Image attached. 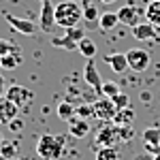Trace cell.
Listing matches in <instances>:
<instances>
[{
	"label": "cell",
	"mask_w": 160,
	"mask_h": 160,
	"mask_svg": "<svg viewBox=\"0 0 160 160\" xmlns=\"http://www.w3.org/2000/svg\"><path fill=\"white\" fill-rule=\"evenodd\" d=\"M15 160H26V158H15Z\"/></svg>",
	"instance_id": "38"
},
{
	"label": "cell",
	"mask_w": 160,
	"mask_h": 160,
	"mask_svg": "<svg viewBox=\"0 0 160 160\" xmlns=\"http://www.w3.org/2000/svg\"><path fill=\"white\" fill-rule=\"evenodd\" d=\"M118 115V107L113 105V100L102 96L94 102V118H98L102 122H113V118Z\"/></svg>",
	"instance_id": "5"
},
{
	"label": "cell",
	"mask_w": 160,
	"mask_h": 160,
	"mask_svg": "<svg viewBox=\"0 0 160 160\" xmlns=\"http://www.w3.org/2000/svg\"><path fill=\"white\" fill-rule=\"evenodd\" d=\"M56 113H58V118H60V120L71 122L75 115H77V107H75L71 100H62L60 105H58V109H56Z\"/></svg>",
	"instance_id": "16"
},
{
	"label": "cell",
	"mask_w": 160,
	"mask_h": 160,
	"mask_svg": "<svg viewBox=\"0 0 160 160\" xmlns=\"http://www.w3.org/2000/svg\"><path fill=\"white\" fill-rule=\"evenodd\" d=\"M79 53L83 56V58H88V60H92L94 56H96V51H98V47H96V43L92 41L90 37H86V38H81L79 41Z\"/></svg>",
	"instance_id": "17"
},
{
	"label": "cell",
	"mask_w": 160,
	"mask_h": 160,
	"mask_svg": "<svg viewBox=\"0 0 160 160\" xmlns=\"http://www.w3.org/2000/svg\"><path fill=\"white\" fill-rule=\"evenodd\" d=\"M98 17H100V13L94 4L83 7V19H86V22H98Z\"/></svg>",
	"instance_id": "25"
},
{
	"label": "cell",
	"mask_w": 160,
	"mask_h": 160,
	"mask_svg": "<svg viewBox=\"0 0 160 160\" xmlns=\"http://www.w3.org/2000/svg\"><path fill=\"white\" fill-rule=\"evenodd\" d=\"M77 115L83 118V120L94 118V105H79V107H77Z\"/></svg>",
	"instance_id": "28"
},
{
	"label": "cell",
	"mask_w": 160,
	"mask_h": 160,
	"mask_svg": "<svg viewBox=\"0 0 160 160\" xmlns=\"http://www.w3.org/2000/svg\"><path fill=\"white\" fill-rule=\"evenodd\" d=\"M141 15H145V9L135 7V4H126V7H122V9L118 11L120 24L130 26V28H135L137 24H141V22H139V19H141Z\"/></svg>",
	"instance_id": "6"
},
{
	"label": "cell",
	"mask_w": 160,
	"mask_h": 160,
	"mask_svg": "<svg viewBox=\"0 0 160 160\" xmlns=\"http://www.w3.org/2000/svg\"><path fill=\"white\" fill-rule=\"evenodd\" d=\"M143 143L149 145V148H156L160 143V128H156V126L145 128V130H143Z\"/></svg>",
	"instance_id": "22"
},
{
	"label": "cell",
	"mask_w": 160,
	"mask_h": 160,
	"mask_svg": "<svg viewBox=\"0 0 160 160\" xmlns=\"http://www.w3.org/2000/svg\"><path fill=\"white\" fill-rule=\"evenodd\" d=\"M120 24V17H118V11H107V13H100L98 17V26L102 32H109L113 30L115 26Z\"/></svg>",
	"instance_id": "15"
},
{
	"label": "cell",
	"mask_w": 160,
	"mask_h": 160,
	"mask_svg": "<svg viewBox=\"0 0 160 160\" xmlns=\"http://www.w3.org/2000/svg\"><path fill=\"white\" fill-rule=\"evenodd\" d=\"M102 4H113V2H118V0H100Z\"/></svg>",
	"instance_id": "32"
},
{
	"label": "cell",
	"mask_w": 160,
	"mask_h": 160,
	"mask_svg": "<svg viewBox=\"0 0 160 160\" xmlns=\"http://www.w3.org/2000/svg\"><path fill=\"white\" fill-rule=\"evenodd\" d=\"M56 4H51V0L43 2V9H41V30L43 32H51L56 28Z\"/></svg>",
	"instance_id": "8"
},
{
	"label": "cell",
	"mask_w": 160,
	"mask_h": 160,
	"mask_svg": "<svg viewBox=\"0 0 160 160\" xmlns=\"http://www.w3.org/2000/svg\"><path fill=\"white\" fill-rule=\"evenodd\" d=\"M7 94V86H4V75H0V96Z\"/></svg>",
	"instance_id": "31"
},
{
	"label": "cell",
	"mask_w": 160,
	"mask_h": 160,
	"mask_svg": "<svg viewBox=\"0 0 160 160\" xmlns=\"http://www.w3.org/2000/svg\"><path fill=\"white\" fill-rule=\"evenodd\" d=\"M41 2H47V0H41Z\"/></svg>",
	"instance_id": "39"
},
{
	"label": "cell",
	"mask_w": 160,
	"mask_h": 160,
	"mask_svg": "<svg viewBox=\"0 0 160 160\" xmlns=\"http://www.w3.org/2000/svg\"><path fill=\"white\" fill-rule=\"evenodd\" d=\"M132 120H135V111L130 109V107H126V109L118 111V115L113 118V124H115V126H130Z\"/></svg>",
	"instance_id": "21"
},
{
	"label": "cell",
	"mask_w": 160,
	"mask_h": 160,
	"mask_svg": "<svg viewBox=\"0 0 160 160\" xmlns=\"http://www.w3.org/2000/svg\"><path fill=\"white\" fill-rule=\"evenodd\" d=\"M0 68H2V56H0Z\"/></svg>",
	"instance_id": "37"
},
{
	"label": "cell",
	"mask_w": 160,
	"mask_h": 160,
	"mask_svg": "<svg viewBox=\"0 0 160 160\" xmlns=\"http://www.w3.org/2000/svg\"><path fill=\"white\" fill-rule=\"evenodd\" d=\"M158 154H160V143L156 145V156H158Z\"/></svg>",
	"instance_id": "34"
},
{
	"label": "cell",
	"mask_w": 160,
	"mask_h": 160,
	"mask_svg": "<svg viewBox=\"0 0 160 160\" xmlns=\"http://www.w3.org/2000/svg\"><path fill=\"white\" fill-rule=\"evenodd\" d=\"M154 160H160V154H158V156H154Z\"/></svg>",
	"instance_id": "36"
},
{
	"label": "cell",
	"mask_w": 160,
	"mask_h": 160,
	"mask_svg": "<svg viewBox=\"0 0 160 160\" xmlns=\"http://www.w3.org/2000/svg\"><path fill=\"white\" fill-rule=\"evenodd\" d=\"M105 62L111 66L113 73H124V71L128 68V58H126V53H109V56H105Z\"/></svg>",
	"instance_id": "14"
},
{
	"label": "cell",
	"mask_w": 160,
	"mask_h": 160,
	"mask_svg": "<svg viewBox=\"0 0 160 160\" xmlns=\"http://www.w3.org/2000/svg\"><path fill=\"white\" fill-rule=\"evenodd\" d=\"M15 47H17V45H15V43H11L9 38H0V56H7V53H11Z\"/></svg>",
	"instance_id": "29"
},
{
	"label": "cell",
	"mask_w": 160,
	"mask_h": 160,
	"mask_svg": "<svg viewBox=\"0 0 160 160\" xmlns=\"http://www.w3.org/2000/svg\"><path fill=\"white\" fill-rule=\"evenodd\" d=\"M17 115H19V107L15 102H11L7 96H0V122L11 124Z\"/></svg>",
	"instance_id": "10"
},
{
	"label": "cell",
	"mask_w": 160,
	"mask_h": 160,
	"mask_svg": "<svg viewBox=\"0 0 160 160\" xmlns=\"http://www.w3.org/2000/svg\"><path fill=\"white\" fill-rule=\"evenodd\" d=\"M145 17H148L149 24L160 28V0H152L148 7H145Z\"/></svg>",
	"instance_id": "18"
},
{
	"label": "cell",
	"mask_w": 160,
	"mask_h": 160,
	"mask_svg": "<svg viewBox=\"0 0 160 160\" xmlns=\"http://www.w3.org/2000/svg\"><path fill=\"white\" fill-rule=\"evenodd\" d=\"M132 37L137 41H154V38L160 37V28H156L154 24H137L132 28Z\"/></svg>",
	"instance_id": "9"
},
{
	"label": "cell",
	"mask_w": 160,
	"mask_h": 160,
	"mask_svg": "<svg viewBox=\"0 0 160 160\" xmlns=\"http://www.w3.org/2000/svg\"><path fill=\"white\" fill-rule=\"evenodd\" d=\"M4 145V139H2V132H0V148Z\"/></svg>",
	"instance_id": "33"
},
{
	"label": "cell",
	"mask_w": 160,
	"mask_h": 160,
	"mask_svg": "<svg viewBox=\"0 0 160 160\" xmlns=\"http://www.w3.org/2000/svg\"><path fill=\"white\" fill-rule=\"evenodd\" d=\"M0 160H9V158H4V156H2V154H0Z\"/></svg>",
	"instance_id": "35"
},
{
	"label": "cell",
	"mask_w": 160,
	"mask_h": 160,
	"mask_svg": "<svg viewBox=\"0 0 160 160\" xmlns=\"http://www.w3.org/2000/svg\"><path fill=\"white\" fill-rule=\"evenodd\" d=\"M64 149V137L56 135H43L37 141V154L43 160H58Z\"/></svg>",
	"instance_id": "2"
},
{
	"label": "cell",
	"mask_w": 160,
	"mask_h": 160,
	"mask_svg": "<svg viewBox=\"0 0 160 160\" xmlns=\"http://www.w3.org/2000/svg\"><path fill=\"white\" fill-rule=\"evenodd\" d=\"M94 141H96V148H115V143H120L115 126L113 128H102V130H98V135H96Z\"/></svg>",
	"instance_id": "12"
},
{
	"label": "cell",
	"mask_w": 160,
	"mask_h": 160,
	"mask_svg": "<svg viewBox=\"0 0 160 160\" xmlns=\"http://www.w3.org/2000/svg\"><path fill=\"white\" fill-rule=\"evenodd\" d=\"M19 64H22V53H19L17 47H15L11 53L2 56V68H4V71H13V68H17Z\"/></svg>",
	"instance_id": "19"
},
{
	"label": "cell",
	"mask_w": 160,
	"mask_h": 160,
	"mask_svg": "<svg viewBox=\"0 0 160 160\" xmlns=\"http://www.w3.org/2000/svg\"><path fill=\"white\" fill-rule=\"evenodd\" d=\"M83 79H86V83L90 88H94L96 92L100 94V88H102V79H100L98 71H96V64H94V58L92 60H88V64L83 66Z\"/></svg>",
	"instance_id": "11"
},
{
	"label": "cell",
	"mask_w": 160,
	"mask_h": 160,
	"mask_svg": "<svg viewBox=\"0 0 160 160\" xmlns=\"http://www.w3.org/2000/svg\"><path fill=\"white\" fill-rule=\"evenodd\" d=\"M4 19H7V24L11 26L15 32H19V34H26V37H32L34 32L38 30V26L32 22V19H24V17H15L11 13H4Z\"/></svg>",
	"instance_id": "4"
},
{
	"label": "cell",
	"mask_w": 160,
	"mask_h": 160,
	"mask_svg": "<svg viewBox=\"0 0 160 160\" xmlns=\"http://www.w3.org/2000/svg\"><path fill=\"white\" fill-rule=\"evenodd\" d=\"M66 37H71L73 41H81V38H86V30L81 28V26H73V28H66Z\"/></svg>",
	"instance_id": "26"
},
{
	"label": "cell",
	"mask_w": 160,
	"mask_h": 160,
	"mask_svg": "<svg viewBox=\"0 0 160 160\" xmlns=\"http://www.w3.org/2000/svg\"><path fill=\"white\" fill-rule=\"evenodd\" d=\"M0 154H2L4 158H13V156H15V143H4V145L0 148Z\"/></svg>",
	"instance_id": "30"
},
{
	"label": "cell",
	"mask_w": 160,
	"mask_h": 160,
	"mask_svg": "<svg viewBox=\"0 0 160 160\" xmlns=\"http://www.w3.org/2000/svg\"><path fill=\"white\" fill-rule=\"evenodd\" d=\"M4 96L22 109V105H26V102H30V100H32V92H30L28 88H24V86H9Z\"/></svg>",
	"instance_id": "7"
},
{
	"label": "cell",
	"mask_w": 160,
	"mask_h": 160,
	"mask_svg": "<svg viewBox=\"0 0 160 160\" xmlns=\"http://www.w3.org/2000/svg\"><path fill=\"white\" fill-rule=\"evenodd\" d=\"M100 94H102V96H107V98H113L115 94H120V86H118L115 81H102Z\"/></svg>",
	"instance_id": "24"
},
{
	"label": "cell",
	"mask_w": 160,
	"mask_h": 160,
	"mask_svg": "<svg viewBox=\"0 0 160 160\" xmlns=\"http://www.w3.org/2000/svg\"><path fill=\"white\" fill-rule=\"evenodd\" d=\"M126 58H128V68H132L135 73H141L149 66V51L148 49H141V47H135V49H128L126 51Z\"/></svg>",
	"instance_id": "3"
},
{
	"label": "cell",
	"mask_w": 160,
	"mask_h": 160,
	"mask_svg": "<svg viewBox=\"0 0 160 160\" xmlns=\"http://www.w3.org/2000/svg\"><path fill=\"white\" fill-rule=\"evenodd\" d=\"M94 160H120V152L115 148H98Z\"/></svg>",
	"instance_id": "23"
},
{
	"label": "cell",
	"mask_w": 160,
	"mask_h": 160,
	"mask_svg": "<svg viewBox=\"0 0 160 160\" xmlns=\"http://www.w3.org/2000/svg\"><path fill=\"white\" fill-rule=\"evenodd\" d=\"M111 100H113V105L118 107V111H120V109H126V107H130V100H128V96H126L124 92L115 94V96H113Z\"/></svg>",
	"instance_id": "27"
},
{
	"label": "cell",
	"mask_w": 160,
	"mask_h": 160,
	"mask_svg": "<svg viewBox=\"0 0 160 160\" xmlns=\"http://www.w3.org/2000/svg\"><path fill=\"white\" fill-rule=\"evenodd\" d=\"M68 132H71V137H75V139H86V137L90 135V124H88V120L75 115L73 120L68 122Z\"/></svg>",
	"instance_id": "13"
},
{
	"label": "cell",
	"mask_w": 160,
	"mask_h": 160,
	"mask_svg": "<svg viewBox=\"0 0 160 160\" xmlns=\"http://www.w3.org/2000/svg\"><path fill=\"white\" fill-rule=\"evenodd\" d=\"M79 19H83V7H79L73 0H64L60 4H56V24L62 28H73L79 24Z\"/></svg>",
	"instance_id": "1"
},
{
	"label": "cell",
	"mask_w": 160,
	"mask_h": 160,
	"mask_svg": "<svg viewBox=\"0 0 160 160\" xmlns=\"http://www.w3.org/2000/svg\"><path fill=\"white\" fill-rule=\"evenodd\" d=\"M51 45L53 47H58V49H66V51H77L79 49V43L77 41H73L71 37H56L53 41H51Z\"/></svg>",
	"instance_id": "20"
}]
</instances>
